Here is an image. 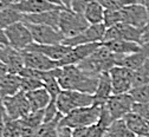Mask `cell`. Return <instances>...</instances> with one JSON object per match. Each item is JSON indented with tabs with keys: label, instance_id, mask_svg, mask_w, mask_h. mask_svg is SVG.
Returning <instances> with one entry per match:
<instances>
[{
	"label": "cell",
	"instance_id": "cell-37",
	"mask_svg": "<svg viewBox=\"0 0 149 137\" xmlns=\"http://www.w3.org/2000/svg\"><path fill=\"white\" fill-rule=\"evenodd\" d=\"M7 117L8 115L4 106L3 99H0V137H3V131H4V127H5V122L7 120Z\"/></svg>",
	"mask_w": 149,
	"mask_h": 137
},
{
	"label": "cell",
	"instance_id": "cell-20",
	"mask_svg": "<svg viewBox=\"0 0 149 137\" xmlns=\"http://www.w3.org/2000/svg\"><path fill=\"white\" fill-rule=\"evenodd\" d=\"M22 91V77L15 73H7L0 79V99L11 97Z\"/></svg>",
	"mask_w": 149,
	"mask_h": 137
},
{
	"label": "cell",
	"instance_id": "cell-25",
	"mask_svg": "<svg viewBox=\"0 0 149 137\" xmlns=\"http://www.w3.org/2000/svg\"><path fill=\"white\" fill-rule=\"evenodd\" d=\"M104 7L97 1V0H92L91 3L85 7L83 14L88 23L90 25H96V24H102L103 18H104Z\"/></svg>",
	"mask_w": 149,
	"mask_h": 137
},
{
	"label": "cell",
	"instance_id": "cell-38",
	"mask_svg": "<svg viewBox=\"0 0 149 137\" xmlns=\"http://www.w3.org/2000/svg\"><path fill=\"white\" fill-rule=\"evenodd\" d=\"M72 137H90L89 128H78L72 130Z\"/></svg>",
	"mask_w": 149,
	"mask_h": 137
},
{
	"label": "cell",
	"instance_id": "cell-4",
	"mask_svg": "<svg viewBox=\"0 0 149 137\" xmlns=\"http://www.w3.org/2000/svg\"><path fill=\"white\" fill-rule=\"evenodd\" d=\"M101 113V106L92 104L90 106H84L71 111L70 113L63 116L59 122L61 127H68L70 129L89 128L97 123Z\"/></svg>",
	"mask_w": 149,
	"mask_h": 137
},
{
	"label": "cell",
	"instance_id": "cell-36",
	"mask_svg": "<svg viewBox=\"0 0 149 137\" xmlns=\"http://www.w3.org/2000/svg\"><path fill=\"white\" fill-rule=\"evenodd\" d=\"M92 0H71V10H73L74 12L83 13L85 7Z\"/></svg>",
	"mask_w": 149,
	"mask_h": 137
},
{
	"label": "cell",
	"instance_id": "cell-46",
	"mask_svg": "<svg viewBox=\"0 0 149 137\" xmlns=\"http://www.w3.org/2000/svg\"><path fill=\"white\" fill-rule=\"evenodd\" d=\"M136 1H137V3H141V4H142V3H143V0H136Z\"/></svg>",
	"mask_w": 149,
	"mask_h": 137
},
{
	"label": "cell",
	"instance_id": "cell-9",
	"mask_svg": "<svg viewBox=\"0 0 149 137\" xmlns=\"http://www.w3.org/2000/svg\"><path fill=\"white\" fill-rule=\"evenodd\" d=\"M109 76L113 85V95L120 93H129L134 88V72L133 70L123 67V66H114L109 71Z\"/></svg>",
	"mask_w": 149,
	"mask_h": 137
},
{
	"label": "cell",
	"instance_id": "cell-41",
	"mask_svg": "<svg viewBox=\"0 0 149 137\" xmlns=\"http://www.w3.org/2000/svg\"><path fill=\"white\" fill-rule=\"evenodd\" d=\"M46 1H49V3H51V4H53V5H57V6H62V7H64L62 0H46Z\"/></svg>",
	"mask_w": 149,
	"mask_h": 137
},
{
	"label": "cell",
	"instance_id": "cell-40",
	"mask_svg": "<svg viewBox=\"0 0 149 137\" xmlns=\"http://www.w3.org/2000/svg\"><path fill=\"white\" fill-rule=\"evenodd\" d=\"M8 73V70H7V66L5 65V63L0 59V79L5 76V74H7Z\"/></svg>",
	"mask_w": 149,
	"mask_h": 137
},
{
	"label": "cell",
	"instance_id": "cell-23",
	"mask_svg": "<svg viewBox=\"0 0 149 137\" xmlns=\"http://www.w3.org/2000/svg\"><path fill=\"white\" fill-rule=\"evenodd\" d=\"M25 93H26V97L31 106V111L44 110L51 101V96L45 88H40V89L25 92Z\"/></svg>",
	"mask_w": 149,
	"mask_h": 137
},
{
	"label": "cell",
	"instance_id": "cell-27",
	"mask_svg": "<svg viewBox=\"0 0 149 137\" xmlns=\"http://www.w3.org/2000/svg\"><path fill=\"white\" fill-rule=\"evenodd\" d=\"M109 137H136V135L130 130L123 118L116 120L111 123L107 130Z\"/></svg>",
	"mask_w": 149,
	"mask_h": 137
},
{
	"label": "cell",
	"instance_id": "cell-11",
	"mask_svg": "<svg viewBox=\"0 0 149 137\" xmlns=\"http://www.w3.org/2000/svg\"><path fill=\"white\" fill-rule=\"evenodd\" d=\"M33 38V43L42 44V45H52V44H61L64 40L63 34L51 26L40 25V24H30L24 22Z\"/></svg>",
	"mask_w": 149,
	"mask_h": 137
},
{
	"label": "cell",
	"instance_id": "cell-35",
	"mask_svg": "<svg viewBox=\"0 0 149 137\" xmlns=\"http://www.w3.org/2000/svg\"><path fill=\"white\" fill-rule=\"evenodd\" d=\"M133 112H136L137 115L149 121V103H135Z\"/></svg>",
	"mask_w": 149,
	"mask_h": 137
},
{
	"label": "cell",
	"instance_id": "cell-47",
	"mask_svg": "<svg viewBox=\"0 0 149 137\" xmlns=\"http://www.w3.org/2000/svg\"><path fill=\"white\" fill-rule=\"evenodd\" d=\"M104 137H109V135H108V134H107V135H105V136H104Z\"/></svg>",
	"mask_w": 149,
	"mask_h": 137
},
{
	"label": "cell",
	"instance_id": "cell-5",
	"mask_svg": "<svg viewBox=\"0 0 149 137\" xmlns=\"http://www.w3.org/2000/svg\"><path fill=\"white\" fill-rule=\"evenodd\" d=\"M94 104V96L78 91L62 90L56 98V105L61 115L65 116L71 111Z\"/></svg>",
	"mask_w": 149,
	"mask_h": 137
},
{
	"label": "cell",
	"instance_id": "cell-7",
	"mask_svg": "<svg viewBox=\"0 0 149 137\" xmlns=\"http://www.w3.org/2000/svg\"><path fill=\"white\" fill-rule=\"evenodd\" d=\"M5 34L7 37L8 44L15 50L23 51L33 43L32 34L24 22L15 23L5 29Z\"/></svg>",
	"mask_w": 149,
	"mask_h": 137
},
{
	"label": "cell",
	"instance_id": "cell-29",
	"mask_svg": "<svg viewBox=\"0 0 149 137\" xmlns=\"http://www.w3.org/2000/svg\"><path fill=\"white\" fill-rule=\"evenodd\" d=\"M134 72V88L149 83V58ZM133 88V89H134Z\"/></svg>",
	"mask_w": 149,
	"mask_h": 137
},
{
	"label": "cell",
	"instance_id": "cell-6",
	"mask_svg": "<svg viewBox=\"0 0 149 137\" xmlns=\"http://www.w3.org/2000/svg\"><path fill=\"white\" fill-rule=\"evenodd\" d=\"M89 26L90 24L88 23L83 13L74 12L71 8H63L61 11L59 32L63 34L64 39L79 34Z\"/></svg>",
	"mask_w": 149,
	"mask_h": 137
},
{
	"label": "cell",
	"instance_id": "cell-45",
	"mask_svg": "<svg viewBox=\"0 0 149 137\" xmlns=\"http://www.w3.org/2000/svg\"><path fill=\"white\" fill-rule=\"evenodd\" d=\"M0 1H4V3H6V4L11 5L12 3H14V1H15V0H0Z\"/></svg>",
	"mask_w": 149,
	"mask_h": 137
},
{
	"label": "cell",
	"instance_id": "cell-22",
	"mask_svg": "<svg viewBox=\"0 0 149 137\" xmlns=\"http://www.w3.org/2000/svg\"><path fill=\"white\" fill-rule=\"evenodd\" d=\"M124 122L127 123L128 128L132 130L136 136L149 137V121L143 118L142 116L137 115L136 112H130L123 117Z\"/></svg>",
	"mask_w": 149,
	"mask_h": 137
},
{
	"label": "cell",
	"instance_id": "cell-44",
	"mask_svg": "<svg viewBox=\"0 0 149 137\" xmlns=\"http://www.w3.org/2000/svg\"><path fill=\"white\" fill-rule=\"evenodd\" d=\"M7 6H10L8 4H6V3H4V1H0V12H1L5 7H7Z\"/></svg>",
	"mask_w": 149,
	"mask_h": 137
},
{
	"label": "cell",
	"instance_id": "cell-34",
	"mask_svg": "<svg viewBox=\"0 0 149 137\" xmlns=\"http://www.w3.org/2000/svg\"><path fill=\"white\" fill-rule=\"evenodd\" d=\"M40 88H44V83L42 81L36 79V78H30V77H22V91L30 92Z\"/></svg>",
	"mask_w": 149,
	"mask_h": 137
},
{
	"label": "cell",
	"instance_id": "cell-1",
	"mask_svg": "<svg viewBox=\"0 0 149 137\" xmlns=\"http://www.w3.org/2000/svg\"><path fill=\"white\" fill-rule=\"evenodd\" d=\"M100 76H92L84 72L78 65H66L59 70L58 83L62 90L78 91L83 93L94 95L98 85Z\"/></svg>",
	"mask_w": 149,
	"mask_h": 137
},
{
	"label": "cell",
	"instance_id": "cell-33",
	"mask_svg": "<svg viewBox=\"0 0 149 137\" xmlns=\"http://www.w3.org/2000/svg\"><path fill=\"white\" fill-rule=\"evenodd\" d=\"M121 23V12L115 10H105L104 11V18H103V24L107 29L113 27Z\"/></svg>",
	"mask_w": 149,
	"mask_h": 137
},
{
	"label": "cell",
	"instance_id": "cell-18",
	"mask_svg": "<svg viewBox=\"0 0 149 137\" xmlns=\"http://www.w3.org/2000/svg\"><path fill=\"white\" fill-rule=\"evenodd\" d=\"M62 10L63 8L51 10V11L36 13V14H24L23 22H26L30 24L47 25V26H51V27L59 31V17H61Z\"/></svg>",
	"mask_w": 149,
	"mask_h": 137
},
{
	"label": "cell",
	"instance_id": "cell-48",
	"mask_svg": "<svg viewBox=\"0 0 149 137\" xmlns=\"http://www.w3.org/2000/svg\"><path fill=\"white\" fill-rule=\"evenodd\" d=\"M136 137H143V136H136Z\"/></svg>",
	"mask_w": 149,
	"mask_h": 137
},
{
	"label": "cell",
	"instance_id": "cell-31",
	"mask_svg": "<svg viewBox=\"0 0 149 137\" xmlns=\"http://www.w3.org/2000/svg\"><path fill=\"white\" fill-rule=\"evenodd\" d=\"M129 93L132 95L135 103H149V83L134 88Z\"/></svg>",
	"mask_w": 149,
	"mask_h": 137
},
{
	"label": "cell",
	"instance_id": "cell-3",
	"mask_svg": "<svg viewBox=\"0 0 149 137\" xmlns=\"http://www.w3.org/2000/svg\"><path fill=\"white\" fill-rule=\"evenodd\" d=\"M128 40L140 44L141 46L149 42V27L137 29L135 26L120 23L113 27H109L105 31L102 43L111 42V40Z\"/></svg>",
	"mask_w": 149,
	"mask_h": 137
},
{
	"label": "cell",
	"instance_id": "cell-10",
	"mask_svg": "<svg viewBox=\"0 0 149 137\" xmlns=\"http://www.w3.org/2000/svg\"><path fill=\"white\" fill-rule=\"evenodd\" d=\"M107 27L104 26V24H96V25H90L88 29H85L83 32H81L79 34L71 37V38H65L63 43L66 46H78V45H83V44H90V43H102L103 38L105 34Z\"/></svg>",
	"mask_w": 149,
	"mask_h": 137
},
{
	"label": "cell",
	"instance_id": "cell-12",
	"mask_svg": "<svg viewBox=\"0 0 149 137\" xmlns=\"http://www.w3.org/2000/svg\"><path fill=\"white\" fill-rule=\"evenodd\" d=\"M3 103L8 117L12 120H22L31 112V106L24 91L11 97H5L3 98Z\"/></svg>",
	"mask_w": 149,
	"mask_h": 137
},
{
	"label": "cell",
	"instance_id": "cell-13",
	"mask_svg": "<svg viewBox=\"0 0 149 137\" xmlns=\"http://www.w3.org/2000/svg\"><path fill=\"white\" fill-rule=\"evenodd\" d=\"M121 12V23L135 26L137 29H144L148 26V13L146 6L141 3L130 4L122 10Z\"/></svg>",
	"mask_w": 149,
	"mask_h": 137
},
{
	"label": "cell",
	"instance_id": "cell-19",
	"mask_svg": "<svg viewBox=\"0 0 149 137\" xmlns=\"http://www.w3.org/2000/svg\"><path fill=\"white\" fill-rule=\"evenodd\" d=\"M25 50L40 52L44 56L49 57L50 59L58 63L61 59H63V58L69 53V51L71 50V46H66V45H64L62 43L61 44H52V45H42V44L32 43Z\"/></svg>",
	"mask_w": 149,
	"mask_h": 137
},
{
	"label": "cell",
	"instance_id": "cell-21",
	"mask_svg": "<svg viewBox=\"0 0 149 137\" xmlns=\"http://www.w3.org/2000/svg\"><path fill=\"white\" fill-rule=\"evenodd\" d=\"M111 95H113V85H111L109 72H103L100 74L96 92L92 95L94 96V104L98 106L104 105Z\"/></svg>",
	"mask_w": 149,
	"mask_h": 137
},
{
	"label": "cell",
	"instance_id": "cell-17",
	"mask_svg": "<svg viewBox=\"0 0 149 137\" xmlns=\"http://www.w3.org/2000/svg\"><path fill=\"white\" fill-rule=\"evenodd\" d=\"M23 58L26 67L40 70V71H50L56 67H58V63L50 59L49 57L44 56L40 52L30 51V50H23Z\"/></svg>",
	"mask_w": 149,
	"mask_h": 137
},
{
	"label": "cell",
	"instance_id": "cell-24",
	"mask_svg": "<svg viewBox=\"0 0 149 137\" xmlns=\"http://www.w3.org/2000/svg\"><path fill=\"white\" fill-rule=\"evenodd\" d=\"M105 47H108L113 53L115 54H128V53H134L141 51L142 46L134 42H128V40H111L107 43H102Z\"/></svg>",
	"mask_w": 149,
	"mask_h": 137
},
{
	"label": "cell",
	"instance_id": "cell-15",
	"mask_svg": "<svg viewBox=\"0 0 149 137\" xmlns=\"http://www.w3.org/2000/svg\"><path fill=\"white\" fill-rule=\"evenodd\" d=\"M0 59L5 63L10 73L19 74L25 67L22 51L15 50L11 45H0Z\"/></svg>",
	"mask_w": 149,
	"mask_h": 137
},
{
	"label": "cell",
	"instance_id": "cell-32",
	"mask_svg": "<svg viewBox=\"0 0 149 137\" xmlns=\"http://www.w3.org/2000/svg\"><path fill=\"white\" fill-rule=\"evenodd\" d=\"M97 1L104 7V10H122L123 7L137 3L136 0H97Z\"/></svg>",
	"mask_w": 149,
	"mask_h": 137
},
{
	"label": "cell",
	"instance_id": "cell-43",
	"mask_svg": "<svg viewBox=\"0 0 149 137\" xmlns=\"http://www.w3.org/2000/svg\"><path fill=\"white\" fill-rule=\"evenodd\" d=\"M65 8H71V0H62Z\"/></svg>",
	"mask_w": 149,
	"mask_h": 137
},
{
	"label": "cell",
	"instance_id": "cell-28",
	"mask_svg": "<svg viewBox=\"0 0 149 137\" xmlns=\"http://www.w3.org/2000/svg\"><path fill=\"white\" fill-rule=\"evenodd\" d=\"M63 117H58L57 120L47 122V123H43L38 130L36 131L33 137H57V132H58V127H59V122Z\"/></svg>",
	"mask_w": 149,
	"mask_h": 137
},
{
	"label": "cell",
	"instance_id": "cell-16",
	"mask_svg": "<svg viewBox=\"0 0 149 137\" xmlns=\"http://www.w3.org/2000/svg\"><path fill=\"white\" fill-rule=\"evenodd\" d=\"M11 6L23 14H36V13H42L51 10L65 8L62 6L53 5L46 1V0H15L14 3L11 4Z\"/></svg>",
	"mask_w": 149,
	"mask_h": 137
},
{
	"label": "cell",
	"instance_id": "cell-14",
	"mask_svg": "<svg viewBox=\"0 0 149 137\" xmlns=\"http://www.w3.org/2000/svg\"><path fill=\"white\" fill-rule=\"evenodd\" d=\"M102 43H90V44H83L71 47L69 53L58 62V67L66 66V65H77L82 61H84L85 58H88L90 54L94 53Z\"/></svg>",
	"mask_w": 149,
	"mask_h": 137
},
{
	"label": "cell",
	"instance_id": "cell-8",
	"mask_svg": "<svg viewBox=\"0 0 149 137\" xmlns=\"http://www.w3.org/2000/svg\"><path fill=\"white\" fill-rule=\"evenodd\" d=\"M135 101L130 93H120L111 95L105 103L107 109L110 112L113 121L121 120L130 112H133Z\"/></svg>",
	"mask_w": 149,
	"mask_h": 137
},
{
	"label": "cell",
	"instance_id": "cell-2",
	"mask_svg": "<svg viewBox=\"0 0 149 137\" xmlns=\"http://www.w3.org/2000/svg\"><path fill=\"white\" fill-rule=\"evenodd\" d=\"M81 70L92 76H100L103 72H109L115 64V53L111 52L103 44L84 61L77 64Z\"/></svg>",
	"mask_w": 149,
	"mask_h": 137
},
{
	"label": "cell",
	"instance_id": "cell-30",
	"mask_svg": "<svg viewBox=\"0 0 149 137\" xmlns=\"http://www.w3.org/2000/svg\"><path fill=\"white\" fill-rule=\"evenodd\" d=\"M20 120H12L7 117L3 131V137H20Z\"/></svg>",
	"mask_w": 149,
	"mask_h": 137
},
{
	"label": "cell",
	"instance_id": "cell-39",
	"mask_svg": "<svg viewBox=\"0 0 149 137\" xmlns=\"http://www.w3.org/2000/svg\"><path fill=\"white\" fill-rule=\"evenodd\" d=\"M0 45H10L8 40H7V37L5 34V30L0 27Z\"/></svg>",
	"mask_w": 149,
	"mask_h": 137
},
{
	"label": "cell",
	"instance_id": "cell-26",
	"mask_svg": "<svg viewBox=\"0 0 149 137\" xmlns=\"http://www.w3.org/2000/svg\"><path fill=\"white\" fill-rule=\"evenodd\" d=\"M23 19H24V14L18 12L10 5L0 12V27L5 30L6 27H8L15 23L23 22Z\"/></svg>",
	"mask_w": 149,
	"mask_h": 137
},
{
	"label": "cell",
	"instance_id": "cell-42",
	"mask_svg": "<svg viewBox=\"0 0 149 137\" xmlns=\"http://www.w3.org/2000/svg\"><path fill=\"white\" fill-rule=\"evenodd\" d=\"M142 4L146 6L147 13H148V27H149V0H143V3H142Z\"/></svg>",
	"mask_w": 149,
	"mask_h": 137
}]
</instances>
